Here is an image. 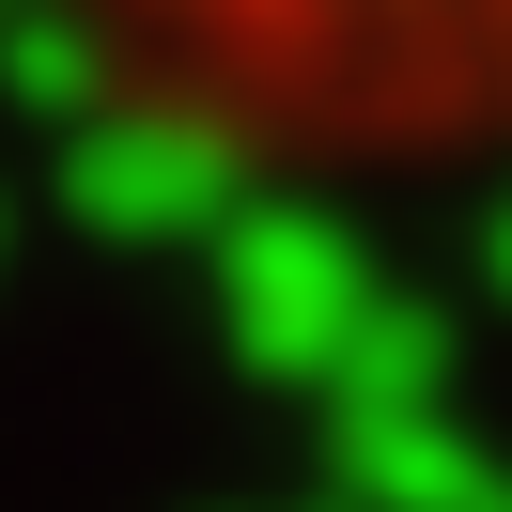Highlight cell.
I'll use <instances>...</instances> for the list:
<instances>
[{
  "label": "cell",
  "instance_id": "obj_1",
  "mask_svg": "<svg viewBox=\"0 0 512 512\" xmlns=\"http://www.w3.org/2000/svg\"><path fill=\"white\" fill-rule=\"evenodd\" d=\"M94 125L202 171H450L512 140V0H0Z\"/></svg>",
  "mask_w": 512,
  "mask_h": 512
}]
</instances>
